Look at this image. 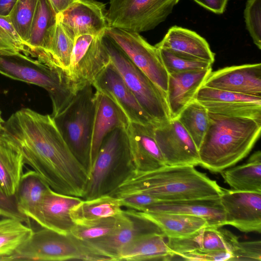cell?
<instances>
[{
  "instance_id": "ffe728a7",
  "label": "cell",
  "mask_w": 261,
  "mask_h": 261,
  "mask_svg": "<svg viewBox=\"0 0 261 261\" xmlns=\"http://www.w3.org/2000/svg\"><path fill=\"white\" fill-rule=\"evenodd\" d=\"M203 86L261 97V64L231 66L211 71Z\"/></svg>"
},
{
  "instance_id": "f546056e",
  "label": "cell",
  "mask_w": 261,
  "mask_h": 261,
  "mask_svg": "<svg viewBox=\"0 0 261 261\" xmlns=\"http://www.w3.org/2000/svg\"><path fill=\"white\" fill-rule=\"evenodd\" d=\"M24 165L20 153L0 139V192L6 196H15Z\"/></svg>"
},
{
  "instance_id": "30bf717a",
  "label": "cell",
  "mask_w": 261,
  "mask_h": 261,
  "mask_svg": "<svg viewBox=\"0 0 261 261\" xmlns=\"http://www.w3.org/2000/svg\"><path fill=\"white\" fill-rule=\"evenodd\" d=\"M105 35H83L74 40L68 76L75 93L86 85H92L111 63Z\"/></svg>"
},
{
  "instance_id": "74e56055",
  "label": "cell",
  "mask_w": 261,
  "mask_h": 261,
  "mask_svg": "<svg viewBox=\"0 0 261 261\" xmlns=\"http://www.w3.org/2000/svg\"><path fill=\"white\" fill-rule=\"evenodd\" d=\"M38 1L17 0L9 16L14 28L25 45Z\"/></svg>"
},
{
  "instance_id": "6da1fadb",
  "label": "cell",
  "mask_w": 261,
  "mask_h": 261,
  "mask_svg": "<svg viewBox=\"0 0 261 261\" xmlns=\"http://www.w3.org/2000/svg\"><path fill=\"white\" fill-rule=\"evenodd\" d=\"M0 139L20 153L24 164L53 190L83 198L89 173L70 150L51 115L21 109L4 121Z\"/></svg>"
},
{
  "instance_id": "d6a6232c",
  "label": "cell",
  "mask_w": 261,
  "mask_h": 261,
  "mask_svg": "<svg viewBox=\"0 0 261 261\" xmlns=\"http://www.w3.org/2000/svg\"><path fill=\"white\" fill-rule=\"evenodd\" d=\"M33 232L30 226L17 219L6 217L0 220V260H10Z\"/></svg>"
},
{
  "instance_id": "603a6c76",
  "label": "cell",
  "mask_w": 261,
  "mask_h": 261,
  "mask_svg": "<svg viewBox=\"0 0 261 261\" xmlns=\"http://www.w3.org/2000/svg\"><path fill=\"white\" fill-rule=\"evenodd\" d=\"M141 211L180 214L201 217L210 227L226 225L225 212L220 198L176 201H159L148 205Z\"/></svg>"
},
{
  "instance_id": "8992f818",
  "label": "cell",
  "mask_w": 261,
  "mask_h": 261,
  "mask_svg": "<svg viewBox=\"0 0 261 261\" xmlns=\"http://www.w3.org/2000/svg\"><path fill=\"white\" fill-rule=\"evenodd\" d=\"M95 110V92L92 85H87L78 90L65 108L53 117L70 150L89 173Z\"/></svg>"
},
{
  "instance_id": "7bdbcfd3",
  "label": "cell",
  "mask_w": 261,
  "mask_h": 261,
  "mask_svg": "<svg viewBox=\"0 0 261 261\" xmlns=\"http://www.w3.org/2000/svg\"><path fill=\"white\" fill-rule=\"evenodd\" d=\"M177 259L185 260H231L232 252L227 250H217L208 252L193 251L178 256Z\"/></svg>"
},
{
  "instance_id": "9a60e30c",
  "label": "cell",
  "mask_w": 261,
  "mask_h": 261,
  "mask_svg": "<svg viewBox=\"0 0 261 261\" xmlns=\"http://www.w3.org/2000/svg\"><path fill=\"white\" fill-rule=\"evenodd\" d=\"M226 225L245 232H261V193L223 188L220 197Z\"/></svg>"
},
{
  "instance_id": "4fadbf2b",
  "label": "cell",
  "mask_w": 261,
  "mask_h": 261,
  "mask_svg": "<svg viewBox=\"0 0 261 261\" xmlns=\"http://www.w3.org/2000/svg\"><path fill=\"white\" fill-rule=\"evenodd\" d=\"M57 20L74 41L83 35L105 34L108 28L105 5L96 0H76L57 14Z\"/></svg>"
},
{
  "instance_id": "7c38bea8",
  "label": "cell",
  "mask_w": 261,
  "mask_h": 261,
  "mask_svg": "<svg viewBox=\"0 0 261 261\" xmlns=\"http://www.w3.org/2000/svg\"><path fill=\"white\" fill-rule=\"evenodd\" d=\"M195 99L209 113L249 118L261 123V97L202 86L197 91Z\"/></svg>"
},
{
  "instance_id": "c3c4849f",
  "label": "cell",
  "mask_w": 261,
  "mask_h": 261,
  "mask_svg": "<svg viewBox=\"0 0 261 261\" xmlns=\"http://www.w3.org/2000/svg\"><path fill=\"white\" fill-rule=\"evenodd\" d=\"M4 120H3V119L2 117L1 112L0 111V128L2 126V125L3 123L4 122Z\"/></svg>"
},
{
  "instance_id": "bcb514c9",
  "label": "cell",
  "mask_w": 261,
  "mask_h": 261,
  "mask_svg": "<svg viewBox=\"0 0 261 261\" xmlns=\"http://www.w3.org/2000/svg\"><path fill=\"white\" fill-rule=\"evenodd\" d=\"M56 14H58L70 6L76 0H49Z\"/></svg>"
},
{
  "instance_id": "d590c367",
  "label": "cell",
  "mask_w": 261,
  "mask_h": 261,
  "mask_svg": "<svg viewBox=\"0 0 261 261\" xmlns=\"http://www.w3.org/2000/svg\"><path fill=\"white\" fill-rule=\"evenodd\" d=\"M74 42L57 22L47 48L42 50L50 60L67 75Z\"/></svg>"
},
{
  "instance_id": "f1b7e54d",
  "label": "cell",
  "mask_w": 261,
  "mask_h": 261,
  "mask_svg": "<svg viewBox=\"0 0 261 261\" xmlns=\"http://www.w3.org/2000/svg\"><path fill=\"white\" fill-rule=\"evenodd\" d=\"M232 190L261 193V152H254L247 162L220 172Z\"/></svg>"
},
{
  "instance_id": "3957f363",
  "label": "cell",
  "mask_w": 261,
  "mask_h": 261,
  "mask_svg": "<svg viewBox=\"0 0 261 261\" xmlns=\"http://www.w3.org/2000/svg\"><path fill=\"white\" fill-rule=\"evenodd\" d=\"M209 126L198 148L200 165L220 173L246 157L258 139L261 123L208 112Z\"/></svg>"
},
{
  "instance_id": "ab89813d",
  "label": "cell",
  "mask_w": 261,
  "mask_h": 261,
  "mask_svg": "<svg viewBox=\"0 0 261 261\" xmlns=\"http://www.w3.org/2000/svg\"><path fill=\"white\" fill-rule=\"evenodd\" d=\"M246 26L253 43L261 49V0H248L244 10Z\"/></svg>"
},
{
  "instance_id": "d6986e66",
  "label": "cell",
  "mask_w": 261,
  "mask_h": 261,
  "mask_svg": "<svg viewBox=\"0 0 261 261\" xmlns=\"http://www.w3.org/2000/svg\"><path fill=\"white\" fill-rule=\"evenodd\" d=\"M83 200L80 197L59 193L49 188L30 219L42 227L69 234L75 225L70 216V210Z\"/></svg>"
},
{
  "instance_id": "e0dca14e",
  "label": "cell",
  "mask_w": 261,
  "mask_h": 261,
  "mask_svg": "<svg viewBox=\"0 0 261 261\" xmlns=\"http://www.w3.org/2000/svg\"><path fill=\"white\" fill-rule=\"evenodd\" d=\"M154 127L129 122L126 128L132 170L147 172L166 165L154 137Z\"/></svg>"
},
{
  "instance_id": "5bb4252c",
  "label": "cell",
  "mask_w": 261,
  "mask_h": 261,
  "mask_svg": "<svg viewBox=\"0 0 261 261\" xmlns=\"http://www.w3.org/2000/svg\"><path fill=\"white\" fill-rule=\"evenodd\" d=\"M154 135L166 165H200L198 149L177 119L154 125Z\"/></svg>"
},
{
  "instance_id": "ba28073f",
  "label": "cell",
  "mask_w": 261,
  "mask_h": 261,
  "mask_svg": "<svg viewBox=\"0 0 261 261\" xmlns=\"http://www.w3.org/2000/svg\"><path fill=\"white\" fill-rule=\"evenodd\" d=\"M103 40L111 63L140 106L153 120L155 126L169 122L171 118L166 94L106 35Z\"/></svg>"
},
{
  "instance_id": "f35d334b",
  "label": "cell",
  "mask_w": 261,
  "mask_h": 261,
  "mask_svg": "<svg viewBox=\"0 0 261 261\" xmlns=\"http://www.w3.org/2000/svg\"><path fill=\"white\" fill-rule=\"evenodd\" d=\"M21 53L27 56L25 42L15 30L9 17L0 15V53L15 54Z\"/></svg>"
},
{
  "instance_id": "1f68e13d",
  "label": "cell",
  "mask_w": 261,
  "mask_h": 261,
  "mask_svg": "<svg viewBox=\"0 0 261 261\" xmlns=\"http://www.w3.org/2000/svg\"><path fill=\"white\" fill-rule=\"evenodd\" d=\"M49 188L34 170L23 173L15 195L19 211L30 218Z\"/></svg>"
},
{
  "instance_id": "f6af8a7d",
  "label": "cell",
  "mask_w": 261,
  "mask_h": 261,
  "mask_svg": "<svg viewBox=\"0 0 261 261\" xmlns=\"http://www.w3.org/2000/svg\"><path fill=\"white\" fill-rule=\"evenodd\" d=\"M204 8L216 14H222L228 0H193Z\"/></svg>"
},
{
  "instance_id": "ac0fdd59",
  "label": "cell",
  "mask_w": 261,
  "mask_h": 261,
  "mask_svg": "<svg viewBox=\"0 0 261 261\" xmlns=\"http://www.w3.org/2000/svg\"><path fill=\"white\" fill-rule=\"evenodd\" d=\"M92 86L117 104L129 122L155 125L111 62L93 82Z\"/></svg>"
},
{
  "instance_id": "277c9868",
  "label": "cell",
  "mask_w": 261,
  "mask_h": 261,
  "mask_svg": "<svg viewBox=\"0 0 261 261\" xmlns=\"http://www.w3.org/2000/svg\"><path fill=\"white\" fill-rule=\"evenodd\" d=\"M0 73L46 90L52 102L53 117L65 108L75 93L67 73L62 68L21 53H0Z\"/></svg>"
},
{
  "instance_id": "44dd1931",
  "label": "cell",
  "mask_w": 261,
  "mask_h": 261,
  "mask_svg": "<svg viewBox=\"0 0 261 261\" xmlns=\"http://www.w3.org/2000/svg\"><path fill=\"white\" fill-rule=\"evenodd\" d=\"M167 239V244L174 253L173 259L193 251L227 250L232 253L239 242V238L230 231L210 226L189 237Z\"/></svg>"
},
{
  "instance_id": "7402d4cb",
  "label": "cell",
  "mask_w": 261,
  "mask_h": 261,
  "mask_svg": "<svg viewBox=\"0 0 261 261\" xmlns=\"http://www.w3.org/2000/svg\"><path fill=\"white\" fill-rule=\"evenodd\" d=\"M95 110L90 154V173L105 137L118 127L126 128L129 121L120 107L103 93L95 92Z\"/></svg>"
},
{
  "instance_id": "7dc6e473",
  "label": "cell",
  "mask_w": 261,
  "mask_h": 261,
  "mask_svg": "<svg viewBox=\"0 0 261 261\" xmlns=\"http://www.w3.org/2000/svg\"><path fill=\"white\" fill-rule=\"evenodd\" d=\"M17 0H0V15L9 16Z\"/></svg>"
},
{
  "instance_id": "681fc988",
  "label": "cell",
  "mask_w": 261,
  "mask_h": 261,
  "mask_svg": "<svg viewBox=\"0 0 261 261\" xmlns=\"http://www.w3.org/2000/svg\"><path fill=\"white\" fill-rule=\"evenodd\" d=\"M0 215H1V214H0Z\"/></svg>"
},
{
  "instance_id": "8d00e7d4",
  "label": "cell",
  "mask_w": 261,
  "mask_h": 261,
  "mask_svg": "<svg viewBox=\"0 0 261 261\" xmlns=\"http://www.w3.org/2000/svg\"><path fill=\"white\" fill-rule=\"evenodd\" d=\"M157 49L168 74L200 71L212 68V64L208 62L190 57L169 49Z\"/></svg>"
},
{
  "instance_id": "9c48e42d",
  "label": "cell",
  "mask_w": 261,
  "mask_h": 261,
  "mask_svg": "<svg viewBox=\"0 0 261 261\" xmlns=\"http://www.w3.org/2000/svg\"><path fill=\"white\" fill-rule=\"evenodd\" d=\"M180 0H110L108 27L139 33L164 21Z\"/></svg>"
},
{
  "instance_id": "e575fe53",
  "label": "cell",
  "mask_w": 261,
  "mask_h": 261,
  "mask_svg": "<svg viewBox=\"0 0 261 261\" xmlns=\"http://www.w3.org/2000/svg\"><path fill=\"white\" fill-rule=\"evenodd\" d=\"M126 214L84 221L75 224L70 233L76 238L87 241L100 238L114 231L123 223Z\"/></svg>"
},
{
  "instance_id": "83f0119b",
  "label": "cell",
  "mask_w": 261,
  "mask_h": 261,
  "mask_svg": "<svg viewBox=\"0 0 261 261\" xmlns=\"http://www.w3.org/2000/svg\"><path fill=\"white\" fill-rule=\"evenodd\" d=\"M57 22V14L49 1L39 0L26 42L27 56L35 57L47 48Z\"/></svg>"
},
{
  "instance_id": "4dcf8cb0",
  "label": "cell",
  "mask_w": 261,
  "mask_h": 261,
  "mask_svg": "<svg viewBox=\"0 0 261 261\" xmlns=\"http://www.w3.org/2000/svg\"><path fill=\"white\" fill-rule=\"evenodd\" d=\"M119 198L106 194L97 197L83 200L75 205L70 212L75 224L84 221L114 217L122 213Z\"/></svg>"
},
{
  "instance_id": "b9f144b4",
  "label": "cell",
  "mask_w": 261,
  "mask_h": 261,
  "mask_svg": "<svg viewBox=\"0 0 261 261\" xmlns=\"http://www.w3.org/2000/svg\"><path fill=\"white\" fill-rule=\"evenodd\" d=\"M0 214L6 218H14L30 225V219L18 209L15 196L8 197L1 192Z\"/></svg>"
},
{
  "instance_id": "cb8c5ba5",
  "label": "cell",
  "mask_w": 261,
  "mask_h": 261,
  "mask_svg": "<svg viewBox=\"0 0 261 261\" xmlns=\"http://www.w3.org/2000/svg\"><path fill=\"white\" fill-rule=\"evenodd\" d=\"M212 68L200 71L169 74L166 98L171 119H176L181 111L195 99Z\"/></svg>"
},
{
  "instance_id": "484cf974",
  "label": "cell",
  "mask_w": 261,
  "mask_h": 261,
  "mask_svg": "<svg viewBox=\"0 0 261 261\" xmlns=\"http://www.w3.org/2000/svg\"><path fill=\"white\" fill-rule=\"evenodd\" d=\"M125 212L146 218L156 223L167 238H181L191 236L208 226L206 221L199 217L180 214L143 212L133 209Z\"/></svg>"
},
{
  "instance_id": "8fae6325",
  "label": "cell",
  "mask_w": 261,
  "mask_h": 261,
  "mask_svg": "<svg viewBox=\"0 0 261 261\" xmlns=\"http://www.w3.org/2000/svg\"><path fill=\"white\" fill-rule=\"evenodd\" d=\"M105 35L166 94L169 74L155 46L150 44L139 33L120 29L108 27Z\"/></svg>"
},
{
  "instance_id": "52a82bcc",
  "label": "cell",
  "mask_w": 261,
  "mask_h": 261,
  "mask_svg": "<svg viewBox=\"0 0 261 261\" xmlns=\"http://www.w3.org/2000/svg\"><path fill=\"white\" fill-rule=\"evenodd\" d=\"M33 231L10 260L108 261L85 241L45 228Z\"/></svg>"
},
{
  "instance_id": "5b68a950",
  "label": "cell",
  "mask_w": 261,
  "mask_h": 261,
  "mask_svg": "<svg viewBox=\"0 0 261 261\" xmlns=\"http://www.w3.org/2000/svg\"><path fill=\"white\" fill-rule=\"evenodd\" d=\"M131 170L126 128H116L103 140L90 173L83 199L110 194Z\"/></svg>"
},
{
  "instance_id": "7a4b0ae2",
  "label": "cell",
  "mask_w": 261,
  "mask_h": 261,
  "mask_svg": "<svg viewBox=\"0 0 261 261\" xmlns=\"http://www.w3.org/2000/svg\"><path fill=\"white\" fill-rule=\"evenodd\" d=\"M222 192L216 180L193 166L166 165L147 172L130 170L109 195L120 198L141 193L159 201H176L219 198Z\"/></svg>"
},
{
  "instance_id": "4316f807",
  "label": "cell",
  "mask_w": 261,
  "mask_h": 261,
  "mask_svg": "<svg viewBox=\"0 0 261 261\" xmlns=\"http://www.w3.org/2000/svg\"><path fill=\"white\" fill-rule=\"evenodd\" d=\"M164 234L153 233L139 236L125 245L116 261L171 260L174 257Z\"/></svg>"
},
{
  "instance_id": "d4e9b609",
  "label": "cell",
  "mask_w": 261,
  "mask_h": 261,
  "mask_svg": "<svg viewBox=\"0 0 261 261\" xmlns=\"http://www.w3.org/2000/svg\"><path fill=\"white\" fill-rule=\"evenodd\" d=\"M155 46L213 64L215 54L206 40L196 32L178 26L170 28L163 39Z\"/></svg>"
},
{
  "instance_id": "ee69618b",
  "label": "cell",
  "mask_w": 261,
  "mask_h": 261,
  "mask_svg": "<svg viewBox=\"0 0 261 261\" xmlns=\"http://www.w3.org/2000/svg\"><path fill=\"white\" fill-rule=\"evenodd\" d=\"M122 206L141 211L146 206L154 204L159 200L145 194H134L119 198Z\"/></svg>"
},
{
  "instance_id": "836d02e7",
  "label": "cell",
  "mask_w": 261,
  "mask_h": 261,
  "mask_svg": "<svg viewBox=\"0 0 261 261\" xmlns=\"http://www.w3.org/2000/svg\"><path fill=\"white\" fill-rule=\"evenodd\" d=\"M176 119L198 149L209 126V115L206 108L194 99L181 111Z\"/></svg>"
},
{
  "instance_id": "2e32d148",
  "label": "cell",
  "mask_w": 261,
  "mask_h": 261,
  "mask_svg": "<svg viewBox=\"0 0 261 261\" xmlns=\"http://www.w3.org/2000/svg\"><path fill=\"white\" fill-rule=\"evenodd\" d=\"M124 212L126 214L125 219L114 231L100 238L85 241L93 250L107 258L108 261H116L122 249L139 236L153 233L165 235L161 228L153 221Z\"/></svg>"
},
{
  "instance_id": "60d3db41",
  "label": "cell",
  "mask_w": 261,
  "mask_h": 261,
  "mask_svg": "<svg viewBox=\"0 0 261 261\" xmlns=\"http://www.w3.org/2000/svg\"><path fill=\"white\" fill-rule=\"evenodd\" d=\"M231 261L261 260V242L258 241L239 242L232 253Z\"/></svg>"
}]
</instances>
